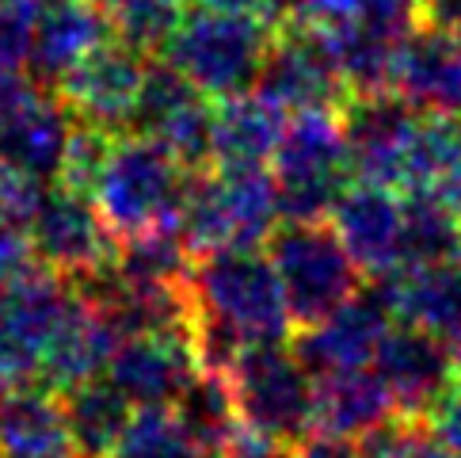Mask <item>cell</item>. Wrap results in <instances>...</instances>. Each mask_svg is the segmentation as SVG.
Segmentation results:
<instances>
[{
	"label": "cell",
	"mask_w": 461,
	"mask_h": 458,
	"mask_svg": "<svg viewBox=\"0 0 461 458\" xmlns=\"http://www.w3.org/2000/svg\"><path fill=\"white\" fill-rule=\"evenodd\" d=\"M191 336L203 371H221L256 344H286L290 306L278 271L259 249H221L191 260Z\"/></svg>",
	"instance_id": "6da1fadb"
},
{
	"label": "cell",
	"mask_w": 461,
	"mask_h": 458,
	"mask_svg": "<svg viewBox=\"0 0 461 458\" xmlns=\"http://www.w3.org/2000/svg\"><path fill=\"white\" fill-rule=\"evenodd\" d=\"M278 23L283 20L271 12L194 5L160 46V58L210 100H229L256 88Z\"/></svg>",
	"instance_id": "7a4b0ae2"
},
{
	"label": "cell",
	"mask_w": 461,
	"mask_h": 458,
	"mask_svg": "<svg viewBox=\"0 0 461 458\" xmlns=\"http://www.w3.org/2000/svg\"><path fill=\"white\" fill-rule=\"evenodd\" d=\"M191 188V169L157 138L114 134L92 203L114 241H134L145 234L179 229L184 199Z\"/></svg>",
	"instance_id": "3957f363"
},
{
	"label": "cell",
	"mask_w": 461,
	"mask_h": 458,
	"mask_svg": "<svg viewBox=\"0 0 461 458\" xmlns=\"http://www.w3.org/2000/svg\"><path fill=\"white\" fill-rule=\"evenodd\" d=\"M278 222L275 176L263 165H210L191 172V188L179 215V237L191 256L221 249H259Z\"/></svg>",
	"instance_id": "277c9868"
},
{
	"label": "cell",
	"mask_w": 461,
	"mask_h": 458,
	"mask_svg": "<svg viewBox=\"0 0 461 458\" xmlns=\"http://www.w3.org/2000/svg\"><path fill=\"white\" fill-rule=\"evenodd\" d=\"M237 417L256 444L294 447L312 439L317 379L286 344H256L221 367Z\"/></svg>",
	"instance_id": "5b68a950"
},
{
	"label": "cell",
	"mask_w": 461,
	"mask_h": 458,
	"mask_svg": "<svg viewBox=\"0 0 461 458\" xmlns=\"http://www.w3.org/2000/svg\"><path fill=\"white\" fill-rule=\"evenodd\" d=\"M271 176L283 222L332 218L339 195L351 188V145L339 111L290 114L283 142L271 157Z\"/></svg>",
	"instance_id": "8992f818"
},
{
	"label": "cell",
	"mask_w": 461,
	"mask_h": 458,
	"mask_svg": "<svg viewBox=\"0 0 461 458\" xmlns=\"http://www.w3.org/2000/svg\"><path fill=\"white\" fill-rule=\"evenodd\" d=\"M267 256L283 283L294 329H309L355 298L366 275L336 234V225L324 218L278 222V229L267 237Z\"/></svg>",
	"instance_id": "52a82bcc"
},
{
	"label": "cell",
	"mask_w": 461,
	"mask_h": 458,
	"mask_svg": "<svg viewBox=\"0 0 461 458\" xmlns=\"http://www.w3.org/2000/svg\"><path fill=\"white\" fill-rule=\"evenodd\" d=\"M73 283L35 256L12 275L0 306V389L31 386L42 374V355Z\"/></svg>",
	"instance_id": "ba28073f"
},
{
	"label": "cell",
	"mask_w": 461,
	"mask_h": 458,
	"mask_svg": "<svg viewBox=\"0 0 461 458\" xmlns=\"http://www.w3.org/2000/svg\"><path fill=\"white\" fill-rule=\"evenodd\" d=\"M27 244L39 264L54 268L69 283L104 275L119 252V241L104 225L95 203L65 184L42 191V203L27 222Z\"/></svg>",
	"instance_id": "9c48e42d"
},
{
	"label": "cell",
	"mask_w": 461,
	"mask_h": 458,
	"mask_svg": "<svg viewBox=\"0 0 461 458\" xmlns=\"http://www.w3.org/2000/svg\"><path fill=\"white\" fill-rule=\"evenodd\" d=\"M263 100H271L278 111H343L351 104V85L339 73L332 50L324 46L317 31H309L294 20L278 23V35L267 61L259 69L256 88Z\"/></svg>",
	"instance_id": "30bf717a"
},
{
	"label": "cell",
	"mask_w": 461,
	"mask_h": 458,
	"mask_svg": "<svg viewBox=\"0 0 461 458\" xmlns=\"http://www.w3.org/2000/svg\"><path fill=\"white\" fill-rule=\"evenodd\" d=\"M213 123H218V107L210 96L194 88L187 77H179L164 58H149L130 130L157 138L191 172H199L213 165Z\"/></svg>",
	"instance_id": "8fae6325"
},
{
	"label": "cell",
	"mask_w": 461,
	"mask_h": 458,
	"mask_svg": "<svg viewBox=\"0 0 461 458\" xmlns=\"http://www.w3.org/2000/svg\"><path fill=\"white\" fill-rule=\"evenodd\" d=\"M145 69H149V54L114 35L61 77L58 96L77 114V123L100 126L107 134H130Z\"/></svg>",
	"instance_id": "7c38bea8"
},
{
	"label": "cell",
	"mask_w": 461,
	"mask_h": 458,
	"mask_svg": "<svg viewBox=\"0 0 461 458\" xmlns=\"http://www.w3.org/2000/svg\"><path fill=\"white\" fill-rule=\"evenodd\" d=\"M393 325H397V314L389 306V294L374 279V287H362L355 298L332 309L324 321L298 329L294 352L312 371V379L339 371H362L374 367V355Z\"/></svg>",
	"instance_id": "4fadbf2b"
},
{
	"label": "cell",
	"mask_w": 461,
	"mask_h": 458,
	"mask_svg": "<svg viewBox=\"0 0 461 458\" xmlns=\"http://www.w3.org/2000/svg\"><path fill=\"white\" fill-rule=\"evenodd\" d=\"M203 374L194 336L187 329L134 333L119 340L107 379L122 389L134 408H172Z\"/></svg>",
	"instance_id": "5bb4252c"
},
{
	"label": "cell",
	"mask_w": 461,
	"mask_h": 458,
	"mask_svg": "<svg viewBox=\"0 0 461 458\" xmlns=\"http://www.w3.org/2000/svg\"><path fill=\"white\" fill-rule=\"evenodd\" d=\"M114 348H119V333L104 314V306L80 283H73L69 302H65L50 344H46L39 382L50 386L54 394H69L92 379H104Z\"/></svg>",
	"instance_id": "9a60e30c"
},
{
	"label": "cell",
	"mask_w": 461,
	"mask_h": 458,
	"mask_svg": "<svg viewBox=\"0 0 461 458\" xmlns=\"http://www.w3.org/2000/svg\"><path fill=\"white\" fill-rule=\"evenodd\" d=\"M332 225L370 279H385V275L404 268V229H408L404 195L358 179V184H351L339 195L332 210Z\"/></svg>",
	"instance_id": "2e32d148"
},
{
	"label": "cell",
	"mask_w": 461,
	"mask_h": 458,
	"mask_svg": "<svg viewBox=\"0 0 461 458\" xmlns=\"http://www.w3.org/2000/svg\"><path fill=\"white\" fill-rule=\"evenodd\" d=\"M374 371L382 374L401 417H427V408L454 379L457 359L442 336L416 329V325H393L382 348L374 355Z\"/></svg>",
	"instance_id": "e0dca14e"
},
{
	"label": "cell",
	"mask_w": 461,
	"mask_h": 458,
	"mask_svg": "<svg viewBox=\"0 0 461 458\" xmlns=\"http://www.w3.org/2000/svg\"><path fill=\"white\" fill-rule=\"evenodd\" d=\"M389 92L416 111L461 114V35L420 23L397 50Z\"/></svg>",
	"instance_id": "ac0fdd59"
},
{
	"label": "cell",
	"mask_w": 461,
	"mask_h": 458,
	"mask_svg": "<svg viewBox=\"0 0 461 458\" xmlns=\"http://www.w3.org/2000/svg\"><path fill=\"white\" fill-rule=\"evenodd\" d=\"M107 39H114V27L100 8V0H46L27 69L39 85L58 88L61 77L77 69Z\"/></svg>",
	"instance_id": "d6986e66"
},
{
	"label": "cell",
	"mask_w": 461,
	"mask_h": 458,
	"mask_svg": "<svg viewBox=\"0 0 461 458\" xmlns=\"http://www.w3.org/2000/svg\"><path fill=\"white\" fill-rule=\"evenodd\" d=\"M393 417H401V408L374 367L317 379V405H312V435L317 439L355 444Z\"/></svg>",
	"instance_id": "ffe728a7"
},
{
	"label": "cell",
	"mask_w": 461,
	"mask_h": 458,
	"mask_svg": "<svg viewBox=\"0 0 461 458\" xmlns=\"http://www.w3.org/2000/svg\"><path fill=\"white\" fill-rule=\"evenodd\" d=\"M0 458H80L61 394L35 382L0 389Z\"/></svg>",
	"instance_id": "44dd1931"
},
{
	"label": "cell",
	"mask_w": 461,
	"mask_h": 458,
	"mask_svg": "<svg viewBox=\"0 0 461 458\" xmlns=\"http://www.w3.org/2000/svg\"><path fill=\"white\" fill-rule=\"evenodd\" d=\"M377 283L385 287L397 321L435 333L447 344L461 333V249L435 264L393 271Z\"/></svg>",
	"instance_id": "7402d4cb"
},
{
	"label": "cell",
	"mask_w": 461,
	"mask_h": 458,
	"mask_svg": "<svg viewBox=\"0 0 461 458\" xmlns=\"http://www.w3.org/2000/svg\"><path fill=\"white\" fill-rule=\"evenodd\" d=\"M77 130V114L61 104V96L39 92L12 119L0 123V157L35 179H58L65 153Z\"/></svg>",
	"instance_id": "603a6c76"
},
{
	"label": "cell",
	"mask_w": 461,
	"mask_h": 458,
	"mask_svg": "<svg viewBox=\"0 0 461 458\" xmlns=\"http://www.w3.org/2000/svg\"><path fill=\"white\" fill-rule=\"evenodd\" d=\"M286 111H278L259 92H240L218 104L213 123V165H263L271 169V157L283 142Z\"/></svg>",
	"instance_id": "cb8c5ba5"
},
{
	"label": "cell",
	"mask_w": 461,
	"mask_h": 458,
	"mask_svg": "<svg viewBox=\"0 0 461 458\" xmlns=\"http://www.w3.org/2000/svg\"><path fill=\"white\" fill-rule=\"evenodd\" d=\"M61 401H65V417H69L80 458H107L111 447L119 444V435L126 432L130 417H134L130 398L107 374L69 389V394H61Z\"/></svg>",
	"instance_id": "d4e9b609"
},
{
	"label": "cell",
	"mask_w": 461,
	"mask_h": 458,
	"mask_svg": "<svg viewBox=\"0 0 461 458\" xmlns=\"http://www.w3.org/2000/svg\"><path fill=\"white\" fill-rule=\"evenodd\" d=\"M107 458H213L176 408H134Z\"/></svg>",
	"instance_id": "484cf974"
},
{
	"label": "cell",
	"mask_w": 461,
	"mask_h": 458,
	"mask_svg": "<svg viewBox=\"0 0 461 458\" xmlns=\"http://www.w3.org/2000/svg\"><path fill=\"white\" fill-rule=\"evenodd\" d=\"M191 0H100L114 35L134 42L145 54H160Z\"/></svg>",
	"instance_id": "4316f807"
},
{
	"label": "cell",
	"mask_w": 461,
	"mask_h": 458,
	"mask_svg": "<svg viewBox=\"0 0 461 458\" xmlns=\"http://www.w3.org/2000/svg\"><path fill=\"white\" fill-rule=\"evenodd\" d=\"M348 458H461L431 432L423 417H393L370 435L348 444Z\"/></svg>",
	"instance_id": "83f0119b"
},
{
	"label": "cell",
	"mask_w": 461,
	"mask_h": 458,
	"mask_svg": "<svg viewBox=\"0 0 461 458\" xmlns=\"http://www.w3.org/2000/svg\"><path fill=\"white\" fill-rule=\"evenodd\" d=\"M46 0H0V69H23Z\"/></svg>",
	"instance_id": "f1b7e54d"
},
{
	"label": "cell",
	"mask_w": 461,
	"mask_h": 458,
	"mask_svg": "<svg viewBox=\"0 0 461 458\" xmlns=\"http://www.w3.org/2000/svg\"><path fill=\"white\" fill-rule=\"evenodd\" d=\"M42 191H46L42 179L20 172L12 160L0 157V222H12L27 234V222L39 210Z\"/></svg>",
	"instance_id": "f546056e"
},
{
	"label": "cell",
	"mask_w": 461,
	"mask_h": 458,
	"mask_svg": "<svg viewBox=\"0 0 461 458\" xmlns=\"http://www.w3.org/2000/svg\"><path fill=\"white\" fill-rule=\"evenodd\" d=\"M423 420L431 424V432L442 439V444L461 454V367L454 371V379L447 382V389L435 398V405L427 408Z\"/></svg>",
	"instance_id": "4dcf8cb0"
},
{
	"label": "cell",
	"mask_w": 461,
	"mask_h": 458,
	"mask_svg": "<svg viewBox=\"0 0 461 458\" xmlns=\"http://www.w3.org/2000/svg\"><path fill=\"white\" fill-rule=\"evenodd\" d=\"M39 96V80L20 69H0V123L12 119L27 100Z\"/></svg>",
	"instance_id": "1f68e13d"
},
{
	"label": "cell",
	"mask_w": 461,
	"mask_h": 458,
	"mask_svg": "<svg viewBox=\"0 0 461 458\" xmlns=\"http://www.w3.org/2000/svg\"><path fill=\"white\" fill-rule=\"evenodd\" d=\"M252 458H348V444H332V439H317L294 447H259Z\"/></svg>",
	"instance_id": "d6a6232c"
},
{
	"label": "cell",
	"mask_w": 461,
	"mask_h": 458,
	"mask_svg": "<svg viewBox=\"0 0 461 458\" xmlns=\"http://www.w3.org/2000/svg\"><path fill=\"white\" fill-rule=\"evenodd\" d=\"M420 15L423 23L461 35V0H420Z\"/></svg>",
	"instance_id": "836d02e7"
},
{
	"label": "cell",
	"mask_w": 461,
	"mask_h": 458,
	"mask_svg": "<svg viewBox=\"0 0 461 458\" xmlns=\"http://www.w3.org/2000/svg\"><path fill=\"white\" fill-rule=\"evenodd\" d=\"M450 348H454V359H457V367H461V333L450 340Z\"/></svg>",
	"instance_id": "e575fe53"
},
{
	"label": "cell",
	"mask_w": 461,
	"mask_h": 458,
	"mask_svg": "<svg viewBox=\"0 0 461 458\" xmlns=\"http://www.w3.org/2000/svg\"><path fill=\"white\" fill-rule=\"evenodd\" d=\"M454 215H457V222H461V203H457V210H454Z\"/></svg>",
	"instance_id": "d590c367"
},
{
	"label": "cell",
	"mask_w": 461,
	"mask_h": 458,
	"mask_svg": "<svg viewBox=\"0 0 461 458\" xmlns=\"http://www.w3.org/2000/svg\"><path fill=\"white\" fill-rule=\"evenodd\" d=\"M275 5H278V0H275ZM278 8H283V5H278ZM283 15H286V8H283Z\"/></svg>",
	"instance_id": "8d00e7d4"
}]
</instances>
